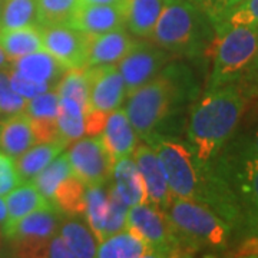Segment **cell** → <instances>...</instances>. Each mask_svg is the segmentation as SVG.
Returning a JSON list of instances; mask_svg holds the SVG:
<instances>
[{
    "mask_svg": "<svg viewBox=\"0 0 258 258\" xmlns=\"http://www.w3.org/2000/svg\"><path fill=\"white\" fill-rule=\"evenodd\" d=\"M162 6L164 0H125L122 8L126 30L135 37L148 39L161 15Z\"/></svg>",
    "mask_w": 258,
    "mask_h": 258,
    "instance_id": "cb8c5ba5",
    "label": "cell"
},
{
    "mask_svg": "<svg viewBox=\"0 0 258 258\" xmlns=\"http://www.w3.org/2000/svg\"><path fill=\"white\" fill-rule=\"evenodd\" d=\"M9 79L10 85L15 89V92H18L22 98H25L28 101L37 96V95H40V93L47 92L50 89H55L56 86L53 83L36 82V81L28 79L26 76L20 75L12 68H9Z\"/></svg>",
    "mask_w": 258,
    "mask_h": 258,
    "instance_id": "d590c367",
    "label": "cell"
},
{
    "mask_svg": "<svg viewBox=\"0 0 258 258\" xmlns=\"http://www.w3.org/2000/svg\"><path fill=\"white\" fill-rule=\"evenodd\" d=\"M137 39L131 36L126 28L111 30L102 35L89 36V52L86 66L118 64L131 50Z\"/></svg>",
    "mask_w": 258,
    "mask_h": 258,
    "instance_id": "ac0fdd59",
    "label": "cell"
},
{
    "mask_svg": "<svg viewBox=\"0 0 258 258\" xmlns=\"http://www.w3.org/2000/svg\"><path fill=\"white\" fill-rule=\"evenodd\" d=\"M86 108L71 98H59L57 129L59 137L66 142H74L86 135L85 129Z\"/></svg>",
    "mask_w": 258,
    "mask_h": 258,
    "instance_id": "f1b7e54d",
    "label": "cell"
},
{
    "mask_svg": "<svg viewBox=\"0 0 258 258\" xmlns=\"http://www.w3.org/2000/svg\"><path fill=\"white\" fill-rule=\"evenodd\" d=\"M12 69H15L20 75L36 82L53 83L62 78V75L68 71L55 56H52L47 50L40 49L33 53L22 56L19 59L12 60Z\"/></svg>",
    "mask_w": 258,
    "mask_h": 258,
    "instance_id": "7402d4cb",
    "label": "cell"
},
{
    "mask_svg": "<svg viewBox=\"0 0 258 258\" xmlns=\"http://www.w3.org/2000/svg\"><path fill=\"white\" fill-rule=\"evenodd\" d=\"M224 159H258V128L249 132L248 135L234 141L228 149L222 154Z\"/></svg>",
    "mask_w": 258,
    "mask_h": 258,
    "instance_id": "e575fe53",
    "label": "cell"
},
{
    "mask_svg": "<svg viewBox=\"0 0 258 258\" xmlns=\"http://www.w3.org/2000/svg\"><path fill=\"white\" fill-rule=\"evenodd\" d=\"M126 228L147 241L157 252V257L185 255L165 211L154 204L144 203L129 207Z\"/></svg>",
    "mask_w": 258,
    "mask_h": 258,
    "instance_id": "52a82bcc",
    "label": "cell"
},
{
    "mask_svg": "<svg viewBox=\"0 0 258 258\" xmlns=\"http://www.w3.org/2000/svg\"><path fill=\"white\" fill-rule=\"evenodd\" d=\"M0 9H2V0H0Z\"/></svg>",
    "mask_w": 258,
    "mask_h": 258,
    "instance_id": "7dc6e473",
    "label": "cell"
},
{
    "mask_svg": "<svg viewBox=\"0 0 258 258\" xmlns=\"http://www.w3.org/2000/svg\"><path fill=\"white\" fill-rule=\"evenodd\" d=\"M248 98L237 82L205 92L189 112L188 147L200 164L210 166L220 157L240 123Z\"/></svg>",
    "mask_w": 258,
    "mask_h": 258,
    "instance_id": "6da1fadb",
    "label": "cell"
},
{
    "mask_svg": "<svg viewBox=\"0 0 258 258\" xmlns=\"http://www.w3.org/2000/svg\"><path fill=\"white\" fill-rule=\"evenodd\" d=\"M241 2H244V0H225V5H224V12H222V15H224L225 12H228L231 8L237 6L238 3H241ZM222 15H221V18H222ZM221 18H220V19H221Z\"/></svg>",
    "mask_w": 258,
    "mask_h": 258,
    "instance_id": "ee69618b",
    "label": "cell"
},
{
    "mask_svg": "<svg viewBox=\"0 0 258 258\" xmlns=\"http://www.w3.org/2000/svg\"><path fill=\"white\" fill-rule=\"evenodd\" d=\"M106 184L86 186L85 191L83 214L99 242L126 228L129 210L112 185Z\"/></svg>",
    "mask_w": 258,
    "mask_h": 258,
    "instance_id": "9c48e42d",
    "label": "cell"
},
{
    "mask_svg": "<svg viewBox=\"0 0 258 258\" xmlns=\"http://www.w3.org/2000/svg\"><path fill=\"white\" fill-rule=\"evenodd\" d=\"M5 201H6V208H8V218L3 225L13 224L19 221L20 218L29 215L30 212L53 205L30 181L22 182L15 189H12L5 197Z\"/></svg>",
    "mask_w": 258,
    "mask_h": 258,
    "instance_id": "d4e9b609",
    "label": "cell"
},
{
    "mask_svg": "<svg viewBox=\"0 0 258 258\" xmlns=\"http://www.w3.org/2000/svg\"><path fill=\"white\" fill-rule=\"evenodd\" d=\"M195 3H198L211 18L212 23L215 26V23L220 20L222 12H224V5L225 0H195Z\"/></svg>",
    "mask_w": 258,
    "mask_h": 258,
    "instance_id": "ab89813d",
    "label": "cell"
},
{
    "mask_svg": "<svg viewBox=\"0 0 258 258\" xmlns=\"http://www.w3.org/2000/svg\"><path fill=\"white\" fill-rule=\"evenodd\" d=\"M214 166L237 197L242 227L249 235L258 234V159L217 158Z\"/></svg>",
    "mask_w": 258,
    "mask_h": 258,
    "instance_id": "8992f818",
    "label": "cell"
},
{
    "mask_svg": "<svg viewBox=\"0 0 258 258\" xmlns=\"http://www.w3.org/2000/svg\"><path fill=\"white\" fill-rule=\"evenodd\" d=\"M8 62H9V57L6 56L5 50L0 47V69H2L3 66H6V64H8Z\"/></svg>",
    "mask_w": 258,
    "mask_h": 258,
    "instance_id": "f6af8a7d",
    "label": "cell"
},
{
    "mask_svg": "<svg viewBox=\"0 0 258 258\" xmlns=\"http://www.w3.org/2000/svg\"><path fill=\"white\" fill-rule=\"evenodd\" d=\"M22 182L15 159L0 151V197H6Z\"/></svg>",
    "mask_w": 258,
    "mask_h": 258,
    "instance_id": "8d00e7d4",
    "label": "cell"
},
{
    "mask_svg": "<svg viewBox=\"0 0 258 258\" xmlns=\"http://www.w3.org/2000/svg\"><path fill=\"white\" fill-rule=\"evenodd\" d=\"M74 175L75 174L72 171V166L69 164L68 155L66 152H62L45 169H42L30 182L35 185L50 203H53L56 194L60 191V188Z\"/></svg>",
    "mask_w": 258,
    "mask_h": 258,
    "instance_id": "83f0119b",
    "label": "cell"
},
{
    "mask_svg": "<svg viewBox=\"0 0 258 258\" xmlns=\"http://www.w3.org/2000/svg\"><path fill=\"white\" fill-rule=\"evenodd\" d=\"M111 178L112 188L128 207L148 203L147 189L132 155L115 161Z\"/></svg>",
    "mask_w": 258,
    "mask_h": 258,
    "instance_id": "d6986e66",
    "label": "cell"
},
{
    "mask_svg": "<svg viewBox=\"0 0 258 258\" xmlns=\"http://www.w3.org/2000/svg\"><path fill=\"white\" fill-rule=\"evenodd\" d=\"M36 144L30 118L25 112L10 115L0 122V151L16 159Z\"/></svg>",
    "mask_w": 258,
    "mask_h": 258,
    "instance_id": "ffe728a7",
    "label": "cell"
},
{
    "mask_svg": "<svg viewBox=\"0 0 258 258\" xmlns=\"http://www.w3.org/2000/svg\"><path fill=\"white\" fill-rule=\"evenodd\" d=\"M215 26L210 15L192 0H164L151 36L171 55L198 56L212 46Z\"/></svg>",
    "mask_w": 258,
    "mask_h": 258,
    "instance_id": "3957f363",
    "label": "cell"
},
{
    "mask_svg": "<svg viewBox=\"0 0 258 258\" xmlns=\"http://www.w3.org/2000/svg\"><path fill=\"white\" fill-rule=\"evenodd\" d=\"M257 26L258 28V0H244L237 6L231 8L222 15V18L215 23V26Z\"/></svg>",
    "mask_w": 258,
    "mask_h": 258,
    "instance_id": "d6a6232c",
    "label": "cell"
},
{
    "mask_svg": "<svg viewBox=\"0 0 258 258\" xmlns=\"http://www.w3.org/2000/svg\"><path fill=\"white\" fill-rule=\"evenodd\" d=\"M39 26L68 25L82 0H36Z\"/></svg>",
    "mask_w": 258,
    "mask_h": 258,
    "instance_id": "1f68e13d",
    "label": "cell"
},
{
    "mask_svg": "<svg viewBox=\"0 0 258 258\" xmlns=\"http://www.w3.org/2000/svg\"><path fill=\"white\" fill-rule=\"evenodd\" d=\"M68 145L69 142H66L62 138H57L47 142H37L33 147L29 148L28 151H25L20 157L15 159L22 181L23 182L32 181L57 155H60Z\"/></svg>",
    "mask_w": 258,
    "mask_h": 258,
    "instance_id": "603a6c76",
    "label": "cell"
},
{
    "mask_svg": "<svg viewBox=\"0 0 258 258\" xmlns=\"http://www.w3.org/2000/svg\"><path fill=\"white\" fill-rule=\"evenodd\" d=\"M89 88L91 83H89L88 71L86 68H79V69H68L56 83L55 91L59 95V98H71L79 102L88 111Z\"/></svg>",
    "mask_w": 258,
    "mask_h": 258,
    "instance_id": "4dcf8cb0",
    "label": "cell"
},
{
    "mask_svg": "<svg viewBox=\"0 0 258 258\" xmlns=\"http://www.w3.org/2000/svg\"><path fill=\"white\" fill-rule=\"evenodd\" d=\"M42 257H50V258H71L74 257L69 247L66 245L64 240L60 237V234H55L50 240L47 241Z\"/></svg>",
    "mask_w": 258,
    "mask_h": 258,
    "instance_id": "f35d334b",
    "label": "cell"
},
{
    "mask_svg": "<svg viewBox=\"0 0 258 258\" xmlns=\"http://www.w3.org/2000/svg\"><path fill=\"white\" fill-rule=\"evenodd\" d=\"M169 57L171 53L149 39L135 40L131 50L116 64L123 78L126 96L161 74L169 62Z\"/></svg>",
    "mask_w": 258,
    "mask_h": 258,
    "instance_id": "8fae6325",
    "label": "cell"
},
{
    "mask_svg": "<svg viewBox=\"0 0 258 258\" xmlns=\"http://www.w3.org/2000/svg\"><path fill=\"white\" fill-rule=\"evenodd\" d=\"M0 47L5 50L9 60L40 50L43 49L42 28L25 26L18 29H0Z\"/></svg>",
    "mask_w": 258,
    "mask_h": 258,
    "instance_id": "484cf974",
    "label": "cell"
},
{
    "mask_svg": "<svg viewBox=\"0 0 258 258\" xmlns=\"http://www.w3.org/2000/svg\"><path fill=\"white\" fill-rule=\"evenodd\" d=\"M125 0H82V3L88 5H113V6H122Z\"/></svg>",
    "mask_w": 258,
    "mask_h": 258,
    "instance_id": "b9f144b4",
    "label": "cell"
},
{
    "mask_svg": "<svg viewBox=\"0 0 258 258\" xmlns=\"http://www.w3.org/2000/svg\"><path fill=\"white\" fill-rule=\"evenodd\" d=\"M42 28L43 49L63 64L66 69L86 68L89 36L69 25H50Z\"/></svg>",
    "mask_w": 258,
    "mask_h": 258,
    "instance_id": "7c38bea8",
    "label": "cell"
},
{
    "mask_svg": "<svg viewBox=\"0 0 258 258\" xmlns=\"http://www.w3.org/2000/svg\"><path fill=\"white\" fill-rule=\"evenodd\" d=\"M59 225V210L52 205L3 225V234L10 240L16 255L42 257L46 242L55 235Z\"/></svg>",
    "mask_w": 258,
    "mask_h": 258,
    "instance_id": "ba28073f",
    "label": "cell"
},
{
    "mask_svg": "<svg viewBox=\"0 0 258 258\" xmlns=\"http://www.w3.org/2000/svg\"><path fill=\"white\" fill-rule=\"evenodd\" d=\"M197 83L184 66H169L126 96L123 108L139 139H148L175 109L197 96Z\"/></svg>",
    "mask_w": 258,
    "mask_h": 258,
    "instance_id": "7a4b0ae2",
    "label": "cell"
},
{
    "mask_svg": "<svg viewBox=\"0 0 258 258\" xmlns=\"http://www.w3.org/2000/svg\"><path fill=\"white\" fill-rule=\"evenodd\" d=\"M8 218V208H6V201L5 197H0V224H5Z\"/></svg>",
    "mask_w": 258,
    "mask_h": 258,
    "instance_id": "7bdbcfd3",
    "label": "cell"
},
{
    "mask_svg": "<svg viewBox=\"0 0 258 258\" xmlns=\"http://www.w3.org/2000/svg\"><path fill=\"white\" fill-rule=\"evenodd\" d=\"M57 109L59 95L55 89L40 93L28 101L25 113L30 118L36 144L60 138L57 129Z\"/></svg>",
    "mask_w": 258,
    "mask_h": 258,
    "instance_id": "2e32d148",
    "label": "cell"
},
{
    "mask_svg": "<svg viewBox=\"0 0 258 258\" xmlns=\"http://www.w3.org/2000/svg\"><path fill=\"white\" fill-rule=\"evenodd\" d=\"M184 254L201 249H225L231 225L208 205L174 197L165 210Z\"/></svg>",
    "mask_w": 258,
    "mask_h": 258,
    "instance_id": "277c9868",
    "label": "cell"
},
{
    "mask_svg": "<svg viewBox=\"0 0 258 258\" xmlns=\"http://www.w3.org/2000/svg\"><path fill=\"white\" fill-rule=\"evenodd\" d=\"M59 234L75 258L96 257L99 241L91 230L89 224L75 218L66 220L59 225Z\"/></svg>",
    "mask_w": 258,
    "mask_h": 258,
    "instance_id": "4316f807",
    "label": "cell"
},
{
    "mask_svg": "<svg viewBox=\"0 0 258 258\" xmlns=\"http://www.w3.org/2000/svg\"><path fill=\"white\" fill-rule=\"evenodd\" d=\"M88 36H96L111 30L125 28L122 6L113 5H88L82 3L68 23Z\"/></svg>",
    "mask_w": 258,
    "mask_h": 258,
    "instance_id": "9a60e30c",
    "label": "cell"
},
{
    "mask_svg": "<svg viewBox=\"0 0 258 258\" xmlns=\"http://www.w3.org/2000/svg\"><path fill=\"white\" fill-rule=\"evenodd\" d=\"M101 138L108 148L113 162L120 158L131 157L138 145V135L126 112L122 108L108 113L105 126L101 132Z\"/></svg>",
    "mask_w": 258,
    "mask_h": 258,
    "instance_id": "e0dca14e",
    "label": "cell"
},
{
    "mask_svg": "<svg viewBox=\"0 0 258 258\" xmlns=\"http://www.w3.org/2000/svg\"><path fill=\"white\" fill-rule=\"evenodd\" d=\"M257 46V26H215V37L211 46L212 68L207 82V92L238 82L255 55Z\"/></svg>",
    "mask_w": 258,
    "mask_h": 258,
    "instance_id": "5b68a950",
    "label": "cell"
},
{
    "mask_svg": "<svg viewBox=\"0 0 258 258\" xmlns=\"http://www.w3.org/2000/svg\"><path fill=\"white\" fill-rule=\"evenodd\" d=\"M28 99L22 98L12 88L9 79V69H0V113L10 116L25 112Z\"/></svg>",
    "mask_w": 258,
    "mask_h": 258,
    "instance_id": "836d02e7",
    "label": "cell"
},
{
    "mask_svg": "<svg viewBox=\"0 0 258 258\" xmlns=\"http://www.w3.org/2000/svg\"><path fill=\"white\" fill-rule=\"evenodd\" d=\"M132 158L137 164L141 178L145 185L148 203L157 205L161 210H165L174 197L168 186L165 174L159 162L155 148L149 147L147 144L137 145Z\"/></svg>",
    "mask_w": 258,
    "mask_h": 258,
    "instance_id": "5bb4252c",
    "label": "cell"
},
{
    "mask_svg": "<svg viewBox=\"0 0 258 258\" xmlns=\"http://www.w3.org/2000/svg\"><path fill=\"white\" fill-rule=\"evenodd\" d=\"M66 155L74 174L86 186L109 182L115 162L101 135H88L86 138L76 139Z\"/></svg>",
    "mask_w": 258,
    "mask_h": 258,
    "instance_id": "30bf717a",
    "label": "cell"
},
{
    "mask_svg": "<svg viewBox=\"0 0 258 258\" xmlns=\"http://www.w3.org/2000/svg\"><path fill=\"white\" fill-rule=\"evenodd\" d=\"M192 2H195V0H192Z\"/></svg>",
    "mask_w": 258,
    "mask_h": 258,
    "instance_id": "c3c4849f",
    "label": "cell"
},
{
    "mask_svg": "<svg viewBox=\"0 0 258 258\" xmlns=\"http://www.w3.org/2000/svg\"><path fill=\"white\" fill-rule=\"evenodd\" d=\"M39 26L36 0H2L0 29Z\"/></svg>",
    "mask_w": 258,
    "mask_h": 258,
    "instance_id": "f546056e",
    "label": "cell"
},
{
    "mask_svg": "<svg viewBox=\"0 0 258 258\" xmlns=\"http://www.w3.org/2000/svg\"><path fill=\"white\" fill-rule=\"evenodd\" d=\"M238 85L242 89V92L245 93V96L251 98H257L258 96V46L255 50V55L252 57V60L249 62L247 69L244 71V74L241 75L238 79Z\"/></svg>",
    "mask_w": 258,
    "mask_h": 258,
    "instance_id": "74e56055",
    "label": "cell"
},
{
    "mask_svg": "<svg viewBox=\"0 0 258 258\" xmlns=\"http://www.w3.org/2000/svg\"><path fill=\"white\" fill-rule=\"evenodd\" d=\"M99 258H147L157 257V252L142 237L129 228L115 232L101 241L96 249Z\"/></svg>",
    "mask_w": 258,
    "mask_h": 258,
    "instance_id": "44dd1931",
    "label": "cell"
},
{
    "mask_svg": "<svg viewBox=\"0 0 258 258\" xmlns=\"http://www.w3.org/2000/svg\"><path fill=\"white\" fill-rule=\"evenodd\" d=\"M238 257H258V234L251 235L248 240L242 242L238 251H237Z\"/></svg>",
    "mask_w": 258,
    "mask_h": 258,
    "instance_id": "60d3db41",
    "label": "cell"
},
{
    "mask_svg": "<svg viewBox=\"0 0 258 258\" xmlns=\"http://www.w3.org/2000/svg\"><path fill=\"white\" fill-rule=\"evenodd\" d=\"M0 115H2V113H0Z\"/></svg>",
    "mask_w": 258,
    "mask_h": 258,
    "instance_id": "681fc988",
    "label": "cell"
},
{
    "mask_svg": "<svg viewBox=\"0 0 258 258\" xmlns=\"http://www.w3.org/2000/svg\"><path fill=\"white\" fill-rule=\"evenodd\" d=\"M2 235H3V230H0V244H2Z\"/></svg>",
    "mask_w": 258,
    "mask_h": 258,
    "instance_id": "bcb514c9",
    "label": "cell"
},
{
    "mask_svg": "<svg viewBox=\"0 0 258 258\" xmlns=\"http://www.w3.org/2000/svg\"><path fill=\"white\" fill-rule=\"evenodd\" d=\"M89 75V108L109 113L120 108L126 98L125 83L116 64L86 66Z\"/></svg>",
    "mask_w": 258,
    "mask_h": 258,
    "instance_id": "4fadbf2b",
    "label": "cell"
}]
</instances>
